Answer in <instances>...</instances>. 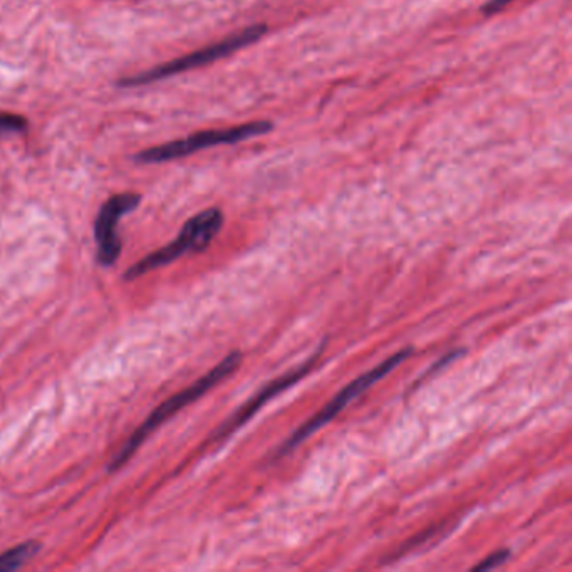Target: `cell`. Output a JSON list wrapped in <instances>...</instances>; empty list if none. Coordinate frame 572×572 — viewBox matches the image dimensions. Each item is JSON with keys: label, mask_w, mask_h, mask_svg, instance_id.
<instances>
[{"label": "cell", "mask_w": 572, "mask_h": 572, "mask_svg": "<svg viewBox=\"0 0 572 572\" xmlns=\"http://www.w3.org/2000/svg\"><path fill=\"white\" fill-rule=\"evenodd\" d=\"M271 130L272 124L269 121H254L240 124V126L222 128V130H206L186 136L183 140L168 141V143L158 144V146L146 148V150L133 156V160L141 165L165 163V161L185 158V156L206 150V148L220 146V144H234L240 143V141L257 138V136H262Z\"/></svg>", "instance_id": "cell-4"}, {"label": "cell", "mask_w": 572, "mask_h": 572, "mask_svg": "<svg viewBox=\"0 0 572 572\" xmlns=\"http://www.w3.org/2000/svg\"><path fill=\"white\" fill-rule=\"evenodd\" d=\"M39 550L40 544L37 541H27L12 547V549L0 554V572H10L20 569V567L31 561Z\"/></svg>", "instance_id": "cell-8"}, {"label": "cell", "mask_w": 572, "mask_h": 572, "mask_svg": "<svg viewBox=\"0 0 572 572\" xmlns=\"http://www.w3.org/2000/svg\"><path fill=\"white\" fill-rule=\"evenodd\" d=\"M223 225V213L218 209H209L197 213L185 223L175 240L158 250L144 255L124 272V280H135L144 273L172 264L188 252H202L217 237Z\"/></svg>", "instance_id": "cell-2"}, {"label": "cell", "mask_w": 572, "mask_h": 572, "mask_svg": "<svg viewBox=\"0 0 572 572\" xmlns=\"http://www.w3.org/2000/svg\"><path fill=\"white\" fill-rule=\"evenodd\" d=\"M511 555V550L509 549H502V550H497V552H493L492 555H488L487 559H483L482 562L476 564L474 567V571H488V569H493V567L500 566V564H504L507 561V557Z\"/></svg>", "instance_id": "cell-9"}, {"label": "cell", "mask_w": 572, "mask_h": 572, "mask_svg": "<svg viewBox=\"0 0 572 572\" xmlns=\"http://www.w3.org/2000/svg\"><path fill=\"white\" fill-rule=\"evenodd\" d=\"M240 361H242V354H240L239 351L230 352V354L225 356L217 366L211 368L205 376H202L200 379L195 381L193 384H190V386L185 388L183 391L168 398L165 403L156 406V408L148 414L146 420L141 423L138 428L130 435V438H128L126 443L119 449L118 453L114 455V458L107 463V472L113 474V472H118L119 468L126 465V463L135 457L136 451L141 449V445L150 438V435L155 432V430H158L165 421H168L170 418L175 416L178 412H181V409L186 408L188 405L195 403L198 398H202L205 393H209L211 388L217 386V384L220 383L222 379H225L227 376H230L232 372L237 370Z\"/></svg>", "instance_id": "cell-1"}, {"label": "cell", "mask_w": 572, "mask_h": 572, "mask_svg": "<svg viewBox=\"0 0 572 572\" xmlns=\"http://www.w3.org/2000/svg\"><path fill=\"white\" fill-rule=\"evenodd\" d=\"M140 202L141 197L138 193H116L107 198L99 209L96 220H94V239L98 243V262L103 267L114 265L121 255L123 243L118 235V222L124 215L135 210Z\"/></svg>", "instance_id": "cell-6"}, {"label": "cell", "mask_w": 572, "mask_h": 572, "mask_svg": "<svg viewBox=\"0 0 572 572\" xmlns=\"http://www.w3.org/2000/svg\"><path fill=\"white\" fill-rule=\"evenodd\" d=\"M412 352L413 349L405 347V349L395 352V354H393L391 358H388L386 361H383L376 368H372V370L364 372V375L359 376V378L351 381V383L347 384L344 389H341V391H339L338 395H336L333 400H331L329 403L321 409V412H319L317 414H314L310 420L302 423L299 428H297L296 432L287 438V440L282 443V446L279 449V453H276V457H282V455L289 453V451L296 449L297 445H301L302 442L308 440L310 435L319 432L322 426H326L331 420H334V418L338 416V414L341 413L346 406H349L356 398H358L359 395H363L368 388H371L376 381L384 378V376L389 375V372L395 370L396 366H400L406 358H409Z\"/></svg>", "instance_id": "cell-5"}, {"label": "cell", "mask_w": 572, "mask_h": 572, "mask_svg": "<svg viewBox=\"0 0 572 572\" xmlns=\"http://www.w3.org/2000/svg\"><path fill=\"white\" fill-rule=\"evenodd\" d=\"M262 34H265V26L247 27L243 31L237 32V34L229 36L227 39L220 40V43L206 45V47L198 49V51L192 54H186V56L176 57V59L165 62V64L155 66V68L143 70V73L135 74V76L123 77V80L118 81V86H121V88H138V86L153 84V82L167 80V77L186 73V70L211 64V62L223 59V57L247 47L248 44L255 43Z\"/></svg>", "instance_id": "cell-3"}, {"label": "cell", "mask_w": 572, "mask_h": 572, "mask_svg": "<svg viewBox=\"0 0 572 572\" xmlns=\"http://www.w3.org/2000/svg\"><path fill=\"white\" fill-rule=\"evenodd\" d=\"M319 354H321V351H317L316 354L310 356V359L308 363L301 364V366L296 368V370H291L289 372H285V375L280 376L279 379L265 384L264 389H260V391L257 393L255 396H252L250 400L242 406V408H239L237 412L232 414L229 420H227L225 423H222L220 428L211 435V442H220L225 437H229V435H232L235 430L240 428V426H242L247 420H250V418L254 416V414L259 412V409L262 408V406L267 403L271 398L279 395V393L284 391V389H287L289 386H292L294 383H297L302 376L308 375L310 368H313V364L316 363V359L319 358Z\"/></svg>", "instance_id": "cell-7"}, {"label": "cell", "mask_w": 572, "mask_h": 572, "mask_svg": "<svg viewBox=\"0 0 572 572\" xmlns=\"http://www.w3.org/2000/svg\"><path fill=\"white\" fill-rule=\"evenodd\" d=\"M511 2H513V0H490V2L483 7V12L485 14L492 15V14H495V12H499L500 9H504V7L509 6Z\"/></svg>", "instance_id": "cell-10"}]
</instances>
